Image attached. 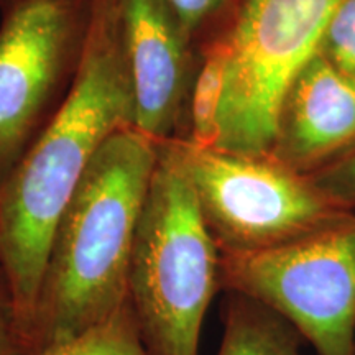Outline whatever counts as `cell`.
Listing matches in <instances>:
<instances>
[{
  "mask_svg": "<svg viewBox=\"0 0 355 355\" xmlns=\"http://www.w3.org/2000/svg\"><path fill=\"white\" fill-rule=\"evenodd\" d=\"M133 91V128L157 144L184 139L199 48L166 0H117Z\"/></svg>",
  "mask_w": 355,
  "mask_h": 355,
  "instance_id": "obj_8",
  "label": "cell"
},
{
  "mask_svg": "<svg viewBox=\"0 0 355 355\" xmlns=\"http://www.w3.org/2000/svg\"><path fill=\"white\" fill-rule=\"evenodd\" d=\"M344 0H239L227 35L230 61L214 148L270 155L279 104L321 48Z\"/></svg>",
  "mask_w": 355,
  "mask_h": 355,
  "instance_id": "obj_5",
  "label": "cell"
},
{
  "mask_svg": "<svg viewBox=\"0 0 355 355\" xmlns=\"http://www.w3.org/2000/svg\"><path fill=\"white\" fill-rule=\"evenodd\" d=\"M308 176L327 199L355 211V145Z\"/></svg>",
  "mask_w": 355,
  "mask_h": 355,
  "instance_id": "obj_15",
  "label": "cell"
},
{
  "mask_svg": "<svg viewBox=\"0 0 355 355\" xmlns=\"http://www.w3.org/2000/svg\"><path fill=\"white\" fill-rule=\"evenodd\" d=\"M318 53L344 73L355 76V0H344Z\"/></svg>",
  "mask_w": 355,
  "mask_h": 355,
  "instance_id": "obj_14",
  "label": "cell"
},
{
  "mask_svg": "<svg viewBox=\"0 0 355 355\" xmlns=\"http://www.w3.org/2000/svg\"><path fill=\"white\" fill-rule=\"evenodd\" d=\"M227 28L201 44L198 68L191 86L186 135L181 140L204 148H214L219 140L220 110L227 87L230 61Z\"/></svg>",
  "mask_w": 355,
  "mask_h": 355,
  "instance_id": "obj_11",
  "label": "cell"
},
{
  "mask_svg": "<svg viewBox=\"0 0 355 355\" xmlns=\"http://www.w3.org/2000/svg\"><path fill=\"white\" fill-rule=\"evenodd\" d=\"M220 252L171 141L159 144L128 272V301L150 355H199L220 290Z\"/></svg>",
  "mask_w": 355,
  "mask_h": 355,
  "instance_id": "obj_3",
  "label": "cell"
},
{
  "mask_svg": "<svg viewBox=\"0 0 355 355\" xmlns=\"http://www.w3.org/2000/svg\"><path fill=\"white\" fill-rule=\"evenodd\" d=\"M158 155L159 144L132 125L97 150L53 237L28 354L86 331L127 303L137 229Z\"/></svg>",
  "mask_w": 355,
  "mask_h": 355,
  "instance_id": "obj_2",
  "label": "cell"
},
{
  "mask_svg": "<svg viewBox=\"0 0 355 355\" xmlns=\"http://www.w3.org/2000/svg\"><path fill=\"white\" fill-rule=\"evenodd\" d=\"M219 279L285 318L316 355H355V212L286 245L222 254Z\"/></svg>",
  "mask_w": 355,
  "mask_h": 355,
  "instance_id": "obj_6",
  "label": "cell"
},
{
  "mask_svg": "<svg viewBox=\"0 0 355 355\" xmlns=\"http://www.w3.org/2000/svg\"><path fill=\"white\" fill-rule=\"evenodd\" d=\"M239 0H166L186 37L196 48L225 30Z\"/></svg>",
  "mask_w": 355,
  "mask_h": 355,
  "instance_id": "obj_13",
  "label": "cell"
},
{
  "mask_svg": "<svg viewBox=\"0 0 355 355\" xmlns=\"http://www.w3.org/2000/svg\"><path fill=\"white\" fill-rule=\"evenodd\" d=\"M222 254H254L329 227L355 211L327 199L308 175L272 155L171 140Z\"/></svg>",
  "mask_w": 355,
  "mask_h": 355,
  "instance_id": "obj_4",
  "label": "cell"
},
{
  "mask_svg": "<svg viewBox=\"0 0 355 355\" xmlns=\"http://www.w3.org/2000/svg\"><path fill=\"white\" fill-rule=\"evenodd\" d=\"M26 355H150L130 301L86 331Z\"/></svg>",
  "mask_w": 355,
  "mask_h": 355,
  "instance_id": "obj_12",
  "label": "cell"
},
{
  "mask_svg": "<svg viewBox=\"0 0 355 355\" xmlns=\"http://www.w3.org/2000/svg\"><path fill=\"white\" fill-rule=\"evenodd\" d=\"M355 145V76L316 53L279 104L272 157L311 175Z\"/></svg>",
  "mask_w": 355,
  "mask_h": 355,
  "instance_id": "obj_9",
  "label": "cell"
},
{
  "mask_svg": "<svg viewBox=\"0 0 355 355\" xmlns=\"http://www.w3.org/2000/svg\"><path fill=\"white\" fill-rule=\"evenodd\" d=\"M0 186L76 79L94 0H0Z\"/></svg>",
  "mask_w": 355,
  "mask_h": 355,
  "instance_id": "obj_7",
  "label": "cell"
},
{
  "mask_svg": "<svg viewBox=\"0 0 355 355\" xmlns=\"http://www.w3.org/2000/svg\"><path fill=\"white\" fill-rule=\"evenodd\" d=\"M133 127V91L117 0H94L69 94L0 186V272L28 354L56 227L89 163L112 133Z\"/></svg>",
  "mask_w": 355,
  "mask_h": 355,
  "instance_id": "obj_1",
  "label": "cell"
},
{
  "mask_svg": "<svg viewBox=\"0 0 355 355\" xmlns=\"http://www.w3.org/2000/svg\"><path fill=\"white\" fill-rule=\"evenodd\" d=\"M224 334L217 355H306V340L285 318L239 293L225 291Z\"/></svg>",
  "mask_w": 355,
  "mask_h": 355,
  "instance_id": "obj_10",
  "label": "cell"
},
{
  "mask_svg": "<svg viewBox=\"0 0 355 355\" xmlns=\"http://www.w3.org/2000/svg\"><path fill=\"white\" fill-rule=\"evenodd\" d=\"M0 355H25L15 306L2 272H0Z\"/></svg>",
  "mask_w": 355,
  "mask_h": 355,
  "instance_id": "obj_16",
  "label": "cell"
}]
</instances>
